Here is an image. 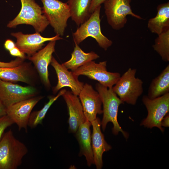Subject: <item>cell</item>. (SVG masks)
<instances>
[{
  "mask_svg": "<svg viewBox=\"0 0 169 169\" xmlns=\"http://www.w3.org/2000/svg\"><path fill=\"white\" fill-rule=\"evenodd\" d=\"M28 152L25 145L16 138L10 129L0 141V169H17Z\"/></svg>",
  "mask_w": 169,
  "mask_h": 169,
  "instance_id": "cell-1",
  "label": "cell"
},
{
  "mask_svg": "<svg viewBox=\"0 0 169 169\" xmlns=\"http://www.w3.org/2000/svg\"><path fill=\"white\" fill-rule=\"evenodd\" d=\"M95 88L100 95L103 106V116L101 121L103 130L105 131L107 124L111 122L113 124V133L117 135L120 132L127 139L129 136L128 133L121 128L117 120L119 107L124 103L112 88L104 86L98 82L96 84Z\"/></svg>",
  "mask_w": 169,
  "mask_h": 169,
  "instance_id": "cell-2",
  "label": "cell"
},
{
  "mask_svg": "<svg viewBox=\"0 0 169 169\" xmlns=\"http://www.w3.org/2000/svg\"><path fill=\"white\" fill-rule=\"evenodd\" d=\"M20 1L22 7L19 13L7 27L12 28L19 24H28L32 26L36 32H43L49 23L42 8L34 0Z\"/></svg>",
  "mask_w": 169,
  "mask_h": 169,
  "instance_id": "cell-3",
  "label": "cell"
},
{
  "mask_svg": "<svg viewBox=\"0 0 169 169\" xmlns=\"http://www.w3.org/2000/svg\"><path fill=\"white\" fill-rule=\"evenodd\" d=\"M136 69L129 68L112 88L123 102L135 105L143 92V82L136 77Z\"/></svg>",
  "mask_w": 169,
  "mask_h": 169,
  "instance_id": "cell-4",
  "label": "cell"
},
{
  "mask_svg": "<svg viewBox=\"0 0 169 169\" xmlns=\"http://www.w3.org/2000/svg\"><path fill=\"white\" fill-rule=\"evenodd\" d=\"M101 8V5L97 7L90 18L73 33L74 43L79 45L87 38L91 37L95 40L100 47L105 51L112 45V41L104 36L101 31L100 18Z\"/></svg>",
  "mask_w": 169,
  "mask_h": 169,
  "instance_id": "cell-5",
  "label": "cell"
},
{
  "mask_svg": "<svg viewBox=\"0 0 169 169\" xmlns=\"http://www.w3.org/2000/svg\"><path fill=\"white\" fill-rule=\"evenodd\" d=\"M142 100L148 114L140 125L150 129L156 127L163 132L164 129L161 125V122L169 111V93L153 99L145 95Z\"/></svg>",
  "mask_w": 169,
  "mask_h": 169,
  "instance_id": "cell-6",
  "label": "cell"
},
{
  "mask_svg": "<svg viewBox=\"0 0 169 169\" xmlns=\"http://www.w3.org/2000/svg\"><path fill=\"white\" fill-rule=\"evenodd\" d=\"M43 12L49 23L56 34L62 36L67 26V22L71 17L67 3L59 0H41Z\"/></svg>",
  "mask_w": 169,
  "mask_h": 169,
  "instance_id": "cell-7",
  "label": "cell"
},
{
  "mask_svg": "<svg viewBox=\"0 0 169 169\" xmlns=\"http://www.w3.org/2000/svg\"><path fill=\"white\" fill-rule=\"evenodd\" d=\"M131 0H106L103 3L107 22L112 28L119 30L127 22L126 17L131 15L139 19L140 16L133 12L130 5Z\"/></svg>",
  "mask_w": 169,
  "mask_h": 169,
  "instance_id": "cell-8",
  "label": "cell"
},
{
  "mask_svg": "<svg viewBox=\"0 0 169 169\" xmlns=\"http://www.w3.org/2000/svg\"><path fill=\"white\" fill-rule=\"evenodd\" d=\"M106 66V61L96 63L91 61L72 72L78 77L80 75L86 76L91 79L97 81L104 86L112 88L121 75L118 72L108 71Z\"/></svg>",
  "mask_w": 169,
  "mask_h": 169,
  "instance_id": "cell-9",
  "label": "cell"
},
{
  "mask_svg": "<svg viewBox=\"0 0 169 169\" xmlns=\"http://www.w3.org/2000/svg\"><path fill=\"white\" fill-rule=\"evenodd\" d=\"M36 94V89L33 87L23 86L0 79V99L6 108Z\"/></svg>",
  "mask_w": 169,
  "mask_h": 169,
  "instance_id": "cell-10",
  "label": "cell"
},
{
  "mask_svg": "<svg viewBox=\"0 0 169 169\" xmlns=\"http://www.w3.org/2000/svg\"><path fill=\"white\" fill-rule=\"evenodd\" d=\"M42 98L34 96L15 103L6 108V115L17 125L19 131L23 129L27 132L31 111Z\"/></svg>",
  "mask_w": 169,
  "mask_h": 169,
  "instance_id": "cell-11",
  "label": "cell"
},
{
  "mask_svg": "<svg viewBox=\"0 0 169 169\" xmlns=\"http://www.w3.org/2000/svg\"><path fill=\"white\" fill-rule=\"evenodd\" d=\"M78 95L87 120L91 122L96 119L97 114L103 113L100 95L91 85L84 84Z\"/></svg>",
  "mask_w": 169,
  "mask_h": 169,
  "instance_id": "cell-12",
  "label": "cell"
},
{
  "mask_svg": "<svg viewBox=\"0 0 169 169\" xmlns=\"http://www.w3.org/2000/svg\"><path fill=\"white\" fill-rule=\"evenodd\" d=\"M11 35L16 38V46L29 57L41 49L44 43L48 41L62 39L58 35L50 38L42 37L39 32L31 34H24L21 32L12 33Z\"/></svg>",
  "mask_w": 169,
  "mask_h": 169,
  "instance_id": "cell-13",
  "label": "cell"
},
{
  "mask_svg": "<svg viewBox=\"0 0 169 169\" xmlns=\"http://www.w3.org/2000/svg\"><path fill=\"white\" fill-rule=\"evenodd\" d=\"M57 74L58 82L57 85L53 89L56 93L64 87L70 88L72 93L78 96L82 89L84 83L80 81L78 76L74 75L72 72L69 71L63 64H60L53 56L50 63Z\"/></svg>",
  "mask_w": 169,
  "mask_h": 169,
  "instance_id": "cell-14",
  "label": "cell"
},
{
  "mask_svg": "<svg viewBox=\"0 0 169 169\" xmlns=\"http://www.w3.org/2000/svg\"><path fill=\"white\" fill-rule=\"evenodd\" d=\"M56 41H50L44 48L28 58L33 64L42 81L47 87L50 85L48 66L51 63L52 54L55 51Z\"/></svg>",
  "mask_w": 169,
  "mask_h": 169,
  "instance_id": "cell-15",
  "label": "cell"
},
{
  "mask_svg": "<svg viewBox=\"0 0 169 169\" xmlns=\"http://www.w3.org/2000/svg\"><path fill=\"white\" fill-rule=\"evenodd\" d=\"M62 96L69 112V131L71 133H75L79 126L87 120L78 96L70 91H66Z\"/></svg>",
  "mask_w": 169,
  "mask_h": 169,
  "instance_id": "cell-16",
  "label": "cell"
},
{
  "mask_svg": "<svg viewBox=\"0 0 169 169\" xmlns=\"http://www.w3.org/2000/svg\"><path fill=\"white\" fill-rule=\"evenodd\" d=\"M91 122L92 133L91 135V146L95 164L97 169H101L103 165V153L112 148L105 141L101 130V121L98 117Z\"/></svg>",
  "mask_w": 169,
  "mask_h": 169,
  "instance_id": "cell-17",
  "label": "cell"
},
{
  "mask_svg": "<svg viewBox=\"0 0 169 169\" xmlns=\"http://www.w3.org/2000/svg\"><path fill=\"white\" fill-rule=\"evenodd\" d=\"M91 122L87 120L79 126L75 133L80 147L79 156L85 157L89 166L94 163L91 146Z\"/></svg>",
  "mask_w": 169,
  "mask_h": 169,
  "instance_id": "cell-18",
  "label": "cell"
},
{
  "mask_svg": "<svg viewBox=\"0 0 169 169\" xmlns=\"http://www.w3.org/2000/svg\"><path fill=\"white\" fill-rule=\"evenodd\" d=\"M32 71L26 63L12 67H0V79L9 82H31Z\"/></svg>",
  "mask_w": 169,
  "mask_h": 169,
  "instance_id": "cell-19",
  "label": "cell"
},
{
  "mask_svg": "<svg viewBox=\"0 0 169 169\" xmlns=\"http://www.w3.org/2000/svg\"><path fill=\"white\" fill-rule=\"evenodd\" d=\"M156 16L148 20L147 27L152 33L158 35L169 29V2L159 4Z\"/></svg>",
  "mask_w": 169,
  "mask_h": 169,
  "instance_id": "cell-20",
  "label": "cell"
},
{
  "mask_svg": "<svg viewBox=\"0 0 169 169\" xmlns=\"http://www.w3.org/2000/svg\"><path fill=\"white\" fill-rule=\"evenodd\" d=\"M92 0H68L72 19L78 26L86 21L91 13L90 9Z\"/></svg>",
  "mask_w": 169,
  "mask_h": 169,
  "instance_id": "cell-21",
  "label": "cell"
},
{
  "mask_svg": "<svg viewBox=\"0 0 169 169\" xmlns=\"http://www.w3.org/2000/svg\"><path fill=\"white\" fill-rule=\"evenodd\" d=\"M169 93V65L153 79L149 86L148 97L153 99Z\"/></svg>",
  "mask_w": 169,
  "mask_h": 169,
  "instance_id": "cell-22",
  "label": "cell"
},
{
  "mask_svg": "<svg viewBox=\"0 0 169 169\" xmlns=\"http://www.w3.org/2000/svg\"><path fill=\"white\" fill-rule=\"evenodd\" d=\"M75 43L74 50L71 54V58L62 64L68 69L74 71L86 63L100 57L99 56L93 51L88 53L84 52L79 45Z\"/></svg>",
  "mask_w": 169,
  "mask_h": 169,
  "instance_id": "cell-23",
  "label": "cell"
},
{
  "mask_svg": "<svg viewBox=\"0 0 169 169\" xmlns=\"http://www.w3.org/2000/svg\"><path fill=\"white\" fill-rule=\"evenodd\" d=\"M65 89L61 90L56 96H50L49 97V101L40 110L35 111L30 114L28 124V126L31 128L36 127L38 125L41 124L43 119L52 104L66 91Z\"/></svg>",
  "mask_w": 169,
  "mask_h": 169,
  "instance_id": "cell-24",
  "label": "cell"
},
{
  "mask_svg": "<svg viewBox=\"0 0 169 169\" xmlns=\"http://www.w3.org/2000/svg\"><path fill=\"white\" fill-rule=\"evenodd\" d=\"M152 47L164 61H169V29L158 35Z\"/></svg>",
  "mask_w": 169,
  "mask_h": 169,
  "instance_id": "cell-25",
  "label": "cell"
},
{
  "mask_svg": "<svg viewBox=\"0 0 169 169\" xmlns=\"http://www.w3.org/2000/svg\"><path fill=\"white\" fill-rule=\"evenodd\" d=\"M14 123L6 115L0 117V141L5 130Z\"/></svg>",
  "mask_w": 169,
  "mask_h": 169,
  "instance_id": "cell-26",
  "label": "cell"
},
{
  "mask_svg": "<svg viewBox=\"0 0 169 169\" xmlns=\"http://www.w3.org/2000/svg\"><path fill=\"white\" fill-rule=\"evenodd\" d=\"M24 59L18 57L9 62L0 61V67H12L17 66L23 63Z\"/></svg>",
  "mask_w": 169,
  "mask_h": 169,
  "instance_id": "cell-27",
  "label": "cell"
},
{
  "mask_svg": "<svg viewBox=\"0 0 169 169\" xmlns=\"http://www.w3.org/2000/svg\"><path fill=\"white\" fill-rule=\"evenodd\" d=\"M10 54L12 56L24 59L25 54L22 52L18 48L15 46L9 51Z\"/></svg>",
  "mask_w": 169,
  "mask_h": 169,
  "instance_id": "cell-28",
  "label": "cell"
},
{
  "mask_svg": "<svg viewBox=\"0 0 169 169\" xmlns=\"http://www.w3.org/2000/svg\"><path fill=\"white\" fill-rule=\"evenodd\" d=\"M106 0H92L91 5L90 9L91 13L94 11L98 7L103 3Z\"/></svg>",
  "mask_w": 169,
  "mask_h": 169,
  "instance_id": "cell-29",
  "label": "cell"
},
{
  "mask_svg": "<svg viewBox=\"0 0 169 169\" xmlns=\"http://www.w3.org/2000/svg\"><path fill=\"white\" fill-rule=\"evenodd\" d=\"M5 48L9 51L16 46L15 44L12 40L8 39L6 40L4 44Z\"/></svg>",
  "mask_w": 169,
  "mask_h": 169,
  "instance_id": "cell-30",
  "label": "cell"
},
{
  "mask_svg": "<svg viewBox=\"0 0 169 169\" xmlns=\"http://www.w3.org/2000/svg\"><path fill=\"white\" fill-rule=\"evenodd\" d=\"M161 125L162 127H168L169 126V115H167L164 117L161 122Z\"/></svg>",
  "mask_w": 169,
  "mask_h": 169,
  "instance_id": "cell-31",
  "label": "cell"
},
{
  "mask_svg": "<svg viewBox=\"0 0 169 169\" xmlns=\"http://www.w3.org/2000/svg\"><path fill=\"white\" fill-rule=\"evenodd\" d=\"M6 115V108L0 99V117Z\"/></svg>",
  "mask_w": 169,
  "mask_h": 169,
  "instance_id": "cell-32",
  "label": "cell"
}]
</instances>
